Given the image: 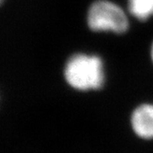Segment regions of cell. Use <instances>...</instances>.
Instances as JSON below:
<instances>
[{
    "label": "cell",
    "instance_id": "1",
    "mask_svg": "<svg viewBox=\"0 0 153 153\" xmlns=\"http://www.w3.org/2000/svg\"><path fill=\"white\" fill-rule=\"evenodd\" d=\"M64 77L66 82L76 90L100 89L105 82L103 61L97 55L75 54L66 61Z\"/></svg>",
    "mask_w": 153,
    "mask_h": 153
},
{
    "label": "cell",
    "instance_id": "2",
    "mask_svg": "<svg viewBox=\"0 0 153 153\" xmlns=\"http://www.w3.org/2000/svg\"><path fill=\"white\" fill-rule=\"evenodd\" d=\"M87 23L93 32L123 34L128 29V19L125 12L109 0L94 2L88 11Z\"/></svg>",
    "mask_w": 153,
    "mask_h": 153
},
{
    "label": "cell",
    "instance_id": "3",
    "mask_svg": "<svg viewBox=\"0 0 153 153\" xmlns=\"http://www.w3.org/2000/svg\"><path fill=\"white\" fill-rule=\"evenodd\" d=\"M131 125L134 132L142 139H153V105H139L131 115Z\"/></svg>",
    "mask_w": 153,
    "mask_h": 153
},
{
    "label": "cell",
    "instance_id": "4",
    "mask_svg": "<svg viewBox=\"0 0 153 153\" xmlns=\"http://www.w3.org/2000/svg\"><path fill=\"white\" fill-rule=\"evenodd\" d=\"M128 10L140 22H145L153 16V0H128Z\"/></svg>",
    "mask_w": 153,
    "mask_h": 153
},
{
    "label": "cell",
    "instance_id": "5",
    "mask_svg": "<svg viewBox=\"0 0 153 153\" xmlns=\"http://www.w3.org/2000/svg\"><path fill=\"white\" fill-rule=\"evenodd\" d=\"M151 56H152V60L153 61V43L152 45V48H151Z\"/></svg>",
    "mask_w": 153,
    "mask_h": 153
},
{
    "label": "cell",
    "instance_id": "6",
    "mask_svg": "<svg viewBox=\"0 0 153 153\" xmlns=\"http://www.w3.org/2000/svg\"><path fill=\"white\" fill-rule=\"evenodd\" d=\"M2 1H3V0H2Z\"/></svg>",
    "mask_w": 153,
    "mask_h": 153
}]
</instances>
